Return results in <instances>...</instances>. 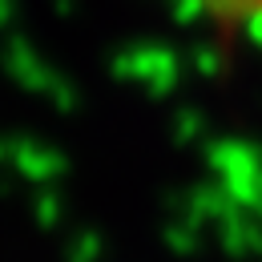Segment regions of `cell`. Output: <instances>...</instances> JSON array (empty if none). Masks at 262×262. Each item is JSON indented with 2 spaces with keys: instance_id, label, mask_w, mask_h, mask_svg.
Segmentation results:
<instances>
[{
  "instance_id": "1",
  "label": "cell",
  "mask_w": 262,
  "mask_h": 262,
  "mask_svg": "<svg viewBox=\"0 0 262 262\" xmlns=\"http://www.w3.org/2000/svg\"><path fill=\"white\" fill-rule=\"evenodd\" d=\"M238 12H246V16H254V20H262V0H230Z\"/></svg>"
}]
</instances>
